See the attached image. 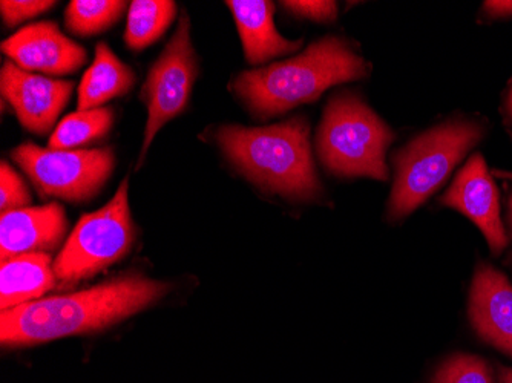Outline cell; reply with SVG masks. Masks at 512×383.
Here are the masks:
<instances>
[{
  "label": "cell",
  "instance_id": "e0dca14e",
  "mask_svg": "<svg viewBox=\"0 0 512 383\" xmlns=\"http://www.w3.org/2000/svg\"><path fill=\"white\" fill-rule=\"evenodd\" d=\"M177 14L172 0H134L129 4L126 45L140 51L157 42L168 30Z\"/></svg>",
  "mask_w": 512,
  "mask_h": 383
},
{
  "label": "cell",
  "instance_id": "52a82bcc",
  "mask_svg": "<svg viewBox=\"0 0 512 383\" xmlns=\"http://www.w3.org/2000/svg\"><path fill=\"white\" fill-rule=\"evenodd\" d=\"M11 158L31 178L42 197L82 203L105 186L114 169L112 149L51 151L33 143L17 146Z\"/></svg>",
  "mask_w": 512,
  "mask_h": 383
},
{
  "label": "cell",
  "instance_id": "ffe728a7",
  "mask_svg": "<svg viewBox=\"0 0 512 383\" xmlns=\"http://www.w3.org/2000/svg\"><path fill=\"white\" fill-rule=\"evenodd\" d=\"M433 383H494V376L482 357L456 354L440 367Z\"/></svg>",
  "mask_w": 512,
  "mask_h": 383
},
{
  "label": "cell",
  "instance_id": "9a60e30c",
  "mask_svg": "<svg viewBox=\"0 0 512 383\" xmlns=\"http://www.w3.org/2000/svg\"><path fill=\"white\" fill-rule=\"evenodd\" d=\"M50 255L27 253L5 259L0 266V308L10 310L50 292L56 284Z\"/></svg>",
  "mask_w": 512,
  "mask_h": 383
},
{
  "label": "cell",
  "instance_id": "d4e9b609",
  "mask_svg": "<svg viewBox=\"0 0 512 383\" xmlns=\"http://www.w3.org/2000/svg\"><path fill=\"white\" fill-rule=\"evenodd\" d=\"M500 383H512V368H499Z\"/></svg>",
  "mask_w": 512,
  "mask_h": 383
},
{
  "label": "cell",
  "instance_id": "ba28073f",
  "mask_svg": "<svg viewBox=\"0 0 512 383\" xmlns=\"http://www.w3.org/2000/svg\"><path fill=\"white\" fill-rule=\"evenodd\" d=\"M195 79L197 59L191 42V20L188 14H183L174 37L152 66L143 85L142 99L149 117L137 169L142 167L155 135L188 105Z\"/></svg>",
  "mask_w": 512,
  "mask_h": 383
},
{
  "label": "cell",
  "instance_id": "7a4b0ae2",
  "mask_svg": "<svg viewBox=\"0 0 512 383\" xmlns=\"http://www.w3.org/2000/svg\"><path fill=\"white\" fill-rule=\"evenodd\" d=\"M368 65L338 37H324L287 62L244 71L234 89L258 118L315 102L330 86L367 76Z\"/></svg>",
  "mask_w": 512,
  "mask_h": 383
},
{
  "label": "cell",
  "instance_id": "4fadbf2b",
  "mask_svg": "<svg viewBox=\"0 0 512 383\" xmlns=\"http://www.w3.org/2000/svg\"><path fill=\"white\" fill-rule=\"evenodd\" d=\"M65 232V210L57 203L2 213L0 258L5 261L27 253L51 252Z\"/></svg>",
  "mask_w": 512,
  "mask_h": 383
},
{
  "label": "cell",
  "instance_id": "8fae6325",
  "mask_svg": "<svg viewBox=\"0 0 512 383\" xmlns=\"http://www.w3.org/2000/svg\"><path fill=\"white\" fill-rule=\"evenodd\" d=\"M2 51L23 71L51 76L76 73L88 60L85 48L63 36L54 22L22 28L2 43Z\"/></svg>",
  "mask_w": 512,
  "mask_h": 383
},
{
  "label": "cell",
  "instance_id": "9c48e42d",
  "mask_svg": "<svg viewBox=\"0 0 512 383\" xmlns=\"http://www.w3.org/2000/svg\"><path fill=\"white\" fill-rule=\"evenodd\" d=\"M442 204L470 218L485 236L494 255L506 249L508 235L500 217L499 190L482 155L474 154L460 169Z\"/></svg>",
  "mask_w": 512,
  "mask_h": 383
},
{
  "label": "cell",
  "instance_id": "5b68a950",
  "mask_svg": "<svg viewBox=\"0 0 512 383\" xmlns=\"http://www.w3.org/2000/svg\"><path fill=\"white\" fill-rule=\"evenodd\" d=\"M482 137V126L460 120L437 126L411 141L396 157L398 175L391 194L390 217H407L427 201Z\"/></svg>",
  "mask_w": 512,
  "mask_h": 383
},
{
  "label": "cell",
  "instance_id": "83f0119b",
  "mask_svg": "<svg viewBox=\"0 0 512 383\" xmlns=\"http://www.w3.org/2000/svg\"><path fill=\"white\" fill-rule=\"evenodd\" d=\"M511 112H512V95H511Z\"/></svg>",
  "mask_w": 512,
  "mask_h": 383
},
{
  "label": "cell",
  "instance_id": "5bb4252c",
  "mask_svg": "<svg viewBox=\"0 0 512 383\" xmlns=\"http://www.w3.org/2000/svg\"><path fill=\"white\" fill-rule=\"evenodd\" d=\"M227 7L234 13L244 54L252 65H261L267 60L284 54L295 53L301 48L302 40H287L273 25L272 2L264 0H230Z\"/></svg>",
  "mask_w": 512,
  "mask_h": 383
},
{
  "label": "cell",
  "instance_id": "7c38bea8",
  "mask_svg": "<svg viewBox=\"0 0 512 383\" xmlns=\"http://www.w3.org/2000/svg\"><path fill=\"white\" fill-rule=\"evenodd\" d=\"M470 319L483 341L512 357V285L488 264H479L474 273Z\"/></svg>",
  "mask_w": 512,
  "mask_h": 383
},
{
  "label": "cell",
  "instance_id": "8992f818",
  "mask_svg": "<svg viewBox=\"0 0 512 383\" xmlns=\"http://www.w3.org/2000/svg\"><path fill=\"white\" fill-rule=\"evenodd\" d=\"M128 184L125 178L105 207L79 221L54 262V273L60 284L73 285L91 278L129 252L135 230L129 209Z\"/></svg>",
  "mask_w": 512,
  "mask_h": 383
},
{
  "label": "cell",
  "instance_id": "44dd1931",
  "mask_svg": "<svg viewBox=\"0 0 512 383\" xmlns=\"http://www.w3.org/2000/svg\"><path fill=\"white\" fill-rule=\"evenodd\" d=\"M30 201V192L25 183L5 161H2V166H0V212L7 213L25 209Z\"/></svg>",
  "mask_w": 512,
  "mask_h": 383
},
{
  "label": "cell",
  "instance_id": "7402d4cb",
  "mask_svg": "<svg viewBox=\"0 0 512 383\" xmlns=\"http://www.w3.org/2000/svg\"><path fill=\"white\" fill-rule=\"evenodd\" d=\"M56 2H46V0H2L0 2V13H2V19H4L7 27H17L19 23L25 22V20L31 19V17L39 16V14L45 13L46 10H50Z\"/></svg>",
  "mask_w": 512,
  "mask_h": 383
},
{
  "label": "cell",
  "instance_id": "cb8c5ba5",
  "mask_svg": "<svg viewBox=\"0 0 512 383\" xmlns=\"http://www.w3.org/2000/svg\"><path fill=\"white\" fill-rule=\"evenodd\" d=\"M483 10L490 17H511L512 0H499V2H485Z\"/></svg>",
  "mask_w": 512,
  "mask_h": 383
},
{
  "label": "cell",
  "instance_id": "6da1fadb",
  "mask_svg": "<svg viewBox=\"0 0 512 383\" xmlns=\"http://www.w3.org/2000/svg\"><path fill=\"white\" fill-rule=\"evenodd\" d=\"M169 290L166 282L129 275L73 295L27 302L2 310L0 341L4 347H28L103 330L160 301Z\"/></svg>",
  "mask_w": 512,
  "mask_h": 383
},
{
  "label": "cell",
  "instance_id": "484cf974",
  "mask_svg": "<svg viewBox=\"0 0 512 383\" xmlns=\"http://www.w3.org/2000/svg\"><path fill=\"white\" fill-rule=\"evenodd\" d=\"M493 175H496V177L505 178V180H511L512 181V172H506V171H493Z\"/></svg>",
  "mask_w": 512,
  "mask_h": 383
},
{
  "label": "cell",
  "instance_id": "4316f807",
  "mask_svg": "<svg viewBox=\"0 0 512 383\" xmlns=\"http://www.w3.org/2000/svg\"><path fill=\"white\" fill-rule=\"evenodd\" d=\"M509 221H511L512 224V195L511 198H509Z\"/></svg>",
  "mask_w": 512,
  "mask_h": 383
},
{
  "label": "cell",
  "instance_id": "277c9868",
  "mask_svg": "<svg viewBox=\"0 0 512 383\" xmlns=\"http://www.w3.org/2000/svg\"><path fill=\"white\" fill-rule=\"evenodd\" d=\"M391 140L393 132L358 97L336 95L319 126L318 154L333 174L387 180L385 151Z\"/></svg>",
  "mask_w": 512,
  "mask_h": 383
},
{
  "label": "cell",
  "instance_id": "30bf717a",
  "mask_svg": "<svg viewBox=\"0 0 512 383\" xmlns=\"http://www.w3.org/2000/svg\"><path fill=\"white\" fill-rule=\"evenodd\" d=\"M0 86L20 125L37 135H45L56 125L74 89L73 82L34 76L14 63H5Z\"/></svg>",
  "mask_w": 512,
  "mask_h": 383
},
{
  "label": "cell",
  "instance_id": "3957f363",
  "mask_svg": "<svg viewBox=\"0 0 512 383\" xmlns=\"http://www.w3.org/2000/svg\"><path fill=\"white\" fill-rule=\"evenodd\" d=\"M217 143L249 180L292 200H313L321 183L313 166L309 123L292 118L267 128L223 126Z\"/></svg>",
  "mask_w": 512,
  "mask_h": 383
},
{
  "label": "cell",
  "instance_id": "2e32d148",
  "mask_svg": "<svg viewBox=\"0 0 512 383\" xmlns=\"http://www.w3.org/2000/svg\"><path fill=\"white\" fill-rule=\"evenodd\" d=\"M135 85V73L117 59L106 43L96 48V59L83 76L79 88V112L91 111L109 100L125 95Z\"/></svg>",
  "mask_w": 512,
  "mask_h": 383
},
{
  "label": "cell",
  "instance_id": "d6986e66",
  "mask_svg": "<svg viewBox=\"0 0 512 383\" xmlns=\"http://www.w3.org/2000/svg\"><path fill=\"white\" fill-rule=\"evenodd\" d=\"M126 2L117 0H73L66 8V28L77 36H94L119 22Z\"/></svg>",
  "mask_w": 512,
  "mask_h": 383
},
{
  "label": "cell",
  "instance_id": "ac0fdd59",
  "mask_svg": "<svg viewBox=\"0 0 512 383\" xmlns=\"http://www.w3.org/2000/svg\"><path fill=\"white\" fill-rule=\"evenodd\" d=\"M114 112L111 108H97L76 112L63 118L51 135V151H68L76 146L88 145L100 140L111 131Z\"/></svg>",
  "mask_w": 512,
  "mask_h": 383
},
{
  "label": "cell",
  "instance_id": "603a6c76",
  "mask_svg": "<svg viewBox=\"0 0 512 383\" xmlns=\"http://www.w3.org/2000/svg\"><path fill=\"white\" fill-rule=\"evenodd\" d=\"M284 8L295 16L304 19L316 20V22H332L338 16L336 2L327 0H292V2H281Z\"/></svg>",
  "mask_w": 512,
  "mask_h": 383
}]
</instances>
